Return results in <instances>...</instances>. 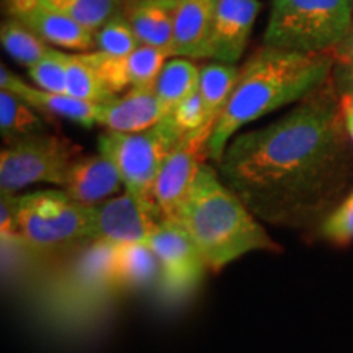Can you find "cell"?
I'll use <instances>...</instances> for the list:
<instances>
[{
  "mask_svg": "<svg viewBox=\"0 0 353 353\" xmlns=\"http://www.w3.org/2000/svg\"><path fill=\"white\" fill-rule=\"evenodd\" d=\"M216 169L262 223L319 228L353 188V143L334 76L280 120L234 136Z\"/></svg>",
  "mask_w": 353,
  "mask_h": 353,
  "instance_id": "obj_1",
  "label": "cell"
},
{
  "mask_svg": "<svg viewBox=\"0 0 353 353\" xmlns=\"http://www.w3.org/2000/svg\"><path fill=\"white\" fill-rule=\"evenodd\" d=\"M334 74L332 52H304L262 46L241 68L239 81L221 112L208 141V156L218 164L242 128L290 103H298Z\"/></svg>",
  "mask_w": 353,
  "mask_h": 353,
  "instance_id": "obj_2",
  "label": "cell"
},
{
  "mask_svg": "<svg viewBox=\"0 0 353 353\" xmlns=\"http://www.w3.org/2000/svg\"><path fill=\"white\" fill-rule=\"evenodd\" d=\"M179 221L214 273L250 252H281L257 216L210 164L198 172Z\"/></svg>",
  "mask_w": 353,
  "mask_h": 353,
  "instance_id": "obj_3",
  "label": "cell"
},
{
  "mask_svg": "<svg viewBox=\"0 0 353 353\" xmlns=\"http://www.w3.org/2000/svg\"><path fill=\"white\" fill-rule=\"evenodd\" d=\"M353 25V0H272L263 46L332 52Z\"/></svg>",
  "mask_w": 353,
  "mask_h": 353,
  "instance_id": "obj_4",
  "label": "cell"
},
{
  "mask_svg": "<svg viewBox=\"0 0 353 353\" xmlns=\"http://www.w3.org/2000/svg\"><path fill=\"white\" fill-rule=\"evenodd\" d=\"M19 242L38 254L92 244V206L74 201L64 190L13 195Z\"/></svg>",
  "mask_w": 353,
  "mask_h": 353,
  "instance_id": "obj_5",
  "label": "cell"
},
{
  "mask_svg": "<svg viewBox=\"0 0 353 353\" xmlns=\"http://www.w3.org/2000/svg\"><path fill=\"white\" fill-rule=\"evenodd\" d=\"M182 136L174 120L167 117L141 132H101L99 152L117 165L126 192L152 201L159 170Z\"/></svg>",
  "mask_w": 353,
  "mask_h": 353,
  "instance_id": "obj_6",
  "label": "cell"
},
{
  "mask_svg": "<svg viewBox=\"0 0 353 353\" xmlns=\"http://www.w3.org/2000/svg\"><path fill=\"white\" fill-rule=\"evenodd\" d=\"M81 156V145L48 131L7 144L0 152V192L15 195L34 183L63 188L69 169Z\"/></svg>",
  "mask_w": 353,
  "mask_h": 353,
  "instance_id": "obj_7",
  "label": "cell"
},
{
  "mask_svg": "<svg viewBox=\"0 0 353 353\" xmlns=\"http://www.w3.org/2000/svg\"><path fill=\"white\" fill-rule=\"evenodd\" d=\"M211 131L187 132L167 156L152 188V201L167 219L179 221L201 165L206 164Z\"/></svg>",
  "mask_w": 353,
  "mask_h": 353,
  "instance_id": "obj_8",
  "label": "cell"
},
{
  "mask_svg": "<svg viewBox=\"0 0 353 353\" xmlns=\"http://www.w3.org/2000/svg\"><path fill=\"white\" fill-rule=\"evenodd\" d=\"M148 244L156 254L159 278L167 293L185 296L201 283L208 267L180 221L161 219Z\"/></svg>",
  "mask_w": 353,
  "mask_h": 353,
  "instance_id": "obj_9",
  "label": "cell"
},
{
  "mask_svg": "<svg viewBox=\"0 0 353 353\" xmlns=\"http://www.w3.org/2000/svg\"><path fill=\"white\" fill-rule=\"evenodd\" d=\"M164 216L151 200L126 192L92 206V239L110 244H148Z\"/></svg>",
  "mask_w": 353,
  "mask_h": 353,
  "instance_id": "obj_10",
  "label": "cell"
},
{
  "mask_svg": "<svg viewBox=\"0 0 353 353\" xmlns=\"http://www.w3.org/2000/svg\"><path fill=\"white\" fill-rule=\"evenodd\" d=\"M10 19L19 20L48 44L70 51H95V32L34 0H6Z\"/></svg>",
  "mask_w": 353,
  "mask_h": 353,
  "instance_id": "obj_11",
  "label": "cell"
},
{
  "mask_svg": "<svg viewBox=\"0 0 353 353\" xmlns=\"http://www.w3.org/2000/svg\"><path fill=\"white\" fill-rule=\"evenodd\" d=\"M260 8L262 3L259 0H218L210 37L208 59L224 64L239 63Z\"/></svg>",
  "mask_w": 353,
  "mask_h": 353,
  "instance_id": "obj_12",
  "label": "cell"
},
{
  "mask_svg": "<svg viewBox=\"0 0 353 353\" xmlns=\"http://www.w3.org/2000/svg\"><path fill=\"white\" fill-rule=\"evenodd\" d=\"M90 54L101 79L113 94H120L126 88L154 87L170 57L165 51L145 44H139L138 50L126 57H112L100 51H90Z\"/></svg>",
  "mask_w": 353,
  "mask_h": 353,
  "instance_id": "obj_13",
  "label": "cell"
},
{
  "mask_svg": "<svg viewBox=\"0 0 353 353\" xmlns=\"http://www.w3.org/2000/svg\"><path fill=\"white\" fill-rule=\"evenodd\" d=\"M0 90L10 92L32 105L43 117H46L48 121H52L56 117H59L85 128H92L99 123L100 103H92V101L76 99L68 94H54V92L43 90L39 87L28 85L6 65L0 68Z\"/></svg>",
  "mask_w": 353,
  "mask_h": 353,
  "instance_id": "obj_14",
  "label": "cell"
},
{
  "mask_svg": "<svg viewBox=\"0 0 353 353\" xmlns=\"http://www.w3.org/2000/svg\"><path fill=\"white\" fill-rule=\"evenodd\" d=\"M164 118L165 112L154 87H136L100 103L97 125L112 132H141L151 130Z\"/></svg>",
  "mask_w": 353,
  "mask_h": 353,
  "instance_id": "obj_15",
  "label": "cell"
},
{
  "mask_svg": "<svg viewBox=\"0 0 353 353\" xmlns=\"http://www.w3.org/2000/svg\"><path fill=\"white\" fill-rule=\"evenodd\" d=\"M218 0H179L170 57L208 59L210 37Z\"/></svg>",
  "mask_w": 353,
  "mask_h": 353,
  "instance_id": "obj_16",
  "label": "cell"
},
{
  "mask_svg": "<svg viewBox=\"0 0 353 353\" xmlns=\"http://www.w3.org/2000/svg\"><path fill=\"white\" fill-rule=\"evenodd\" d=\"M123 185L117 165L103 154L81 156L65 176L63 190L74 201L95 206L120 192Z\"/></svg>",
  "mask_w": 353,
  "mask_h": 353,
  "instance_id": "obj_17",
  "label": "cell"
},
{
  "mask_svg": "<svg viewBox=\"0 0 353 353\" xmlns=\"http://www.w3.org/2000/svg\"><path fill=\"white\" fill-rule=\"evenodd\" d=\"M176 2L179 0H134L123 15L141 44L157 48L169 54Z\"/></svg>",
  "mask_w": 353,
  "mask_h": 353,
  "instance_id": "obj_18",
  "label": "cell"
},
{
  "mask_svg": "<svg viewBox=\"0 0 353 353\" xmlns=\"http://www.w3.org/2000/svg\"><path fill=\"white\" fill-rule=\"evenodd\" d=\"M161 276L156 254L149 244H113L110 262L112 288H145Z\"/></svg>",
  "mask_w": 353,
  "mask_h": 353,
  "instance_id": "obj_19",
  "label": "cell"
},
{
  "mask_svg": "<svg viewBox=\"0 0 353 353\" xmlns=\"http://www.w3.org/2000/svg\"><path fill=\"white\" fill-rule=\"evenodd\" d=\"M200 70L201 68H198L195 61L187 57H170L167 61L154 85L165 117L174 112L180 101L198 90Z\"/></svg>",
  "mask_w": 353,
  "mask_h": 353,
  "instance_id": "obj_20",
  "label": "cell"
},
{
  "mask_svg": "<svg viewBox=\"0 0 353 353\" xmlns=\"http://www.w3.org/2000/svg\"><path fill=\"white\" fill-rule=\"evenodd\" d=\"M241 68L236 64L224 63H211L203 65L200 70V83H198V92H200L203 103L206 108V118L208 123L214 128L221 112H223L226 103L231 99V94L239 81Z\"/></svg>",
  "mask_w": 353,
  "mask_h": 353,
  "instance_id": "obj_21",
  "label": "cell"
},
{
  "mask_svg": "<svg viewBox=\"0 0 353 353\" xmlns=\"http://www.w3.org/2000/svg\"><path fill=\"white\" fill-rule=\"evenodd\" d=\"M65 94L92 103H105L117 97L101 79L90 51L77 52V54L69 52L68 69H65Z\"/></svg>",
  "mask_w": 353,
  "mask_h": 353,
  "instance_id": "obj_22",
  "label": "cell"
},
{
  "mask_svg": "<svg viewBox=\"0 0 353 353\" xmlns=\"http://www.w3.org/2000/svg\"><path fill=\"white\" fill-rule=\"evenodd\" d=\"M48 131V121L38 110L10 92L0 90V132L7 144Z\"/></svg>",
  "mask_w": 353,
  "mask_h": 353,
  "instance_id": "obj_23",
  "label": "cell"
},
{
  "mask_svg": "<svg viewBox=\"0 0 353 353\" xmlns=\"http://www.w3.org/2000/svg\"><path fill=\"white\" fill-rule=\"evenodd\" d=\"M0 41H2L3 50L17 63L28 69L41 63L44 57H48L54 51V48L50 46L44 39L34 34L30 28H26L19 20L10 19V17L0 26Z\"/></svg>",
  "mask_w": 353,
  "mask_h": 353,
  "instance_id": "obj_24",
  "label": "cell"
},
{
  "mask_svg": "<svg viewBox=\"0 0 353 353\" xmlns=\"http://www.w3.org/2000/svg\"><path fill=\"white\" fill-rule=\"evenodd\" d=\"M87 28L97 30L121 12V0H34Z\"/></svg>",
  "mask_w": 353,
  "mask_h": 353,
  "instance_id": "obj_25",
  "label": "cell"
},
{
  "mask_svg": "<svg viewBox=\"0 0 353 353\" xmlns=\"http://www.w3.org/2000/svg\"><path fill=\"white\" fill-rule=\"evenodd\" d=\"M131 25L128 23L123 12L112 17L107 23L95 32V51L112 57H126L139 48Z\"/></svg>",
  "mask_w": 353,
  "mask_h": 353,
  "instance_id": "obj_26",
  "label": "cell"
},
{
  "mask_svg": "<svg viewBox=\"0 0 353 353\" xmlns=\"http://www.w3.org/2000/svg\"><path fill=\"white\" fill-rule=\"evenodd\" d=\"M322 241L337 247H347L353 242V188L347 196L327 214L317 228Z\"/></svg>",
  "mask_w": 353,
  "mask_h": 353,
  "instance_id": "obj_27",
  "label": "cell"
},
{
  "mask_svg": "<svg viewBox=\"0 0 353 353\" xmlns=\"http://www.w3.org/2000/svg\"><path fill=\"white\" fill-rule=\"evenodd\" d=\"M69 52L54 50L41 63L28 69V76L43 90L65 94V69Z\"/></svg>",
  "mask_w": 353,
  "mask_h": 353,
  "instance_id": "obj_28",
  "label": "cell"
},
{
  "mask_svg": "<svg viewBox=\"0 0 353 353\" xmlns=\"http://www.w3.org/2000/svg\"><path fill=\"white\" fill-rule=\"evenodd\" d=\"M169 117L174 120L176 128H179L183 134L198 130H208L213 132V126L210 125L208 118H206L205 103H203V99L198 90L180 101Z\"/></svg>",
  "mask_w": 353,
  "mask_h": 353,
  "instance_id": "obj_29",
  "label": "cell"
},
{
  "mask_svg": "<svg viewBox=\"0 0 353 353\" xmlns=\"http://www.w3.org/2000/svg\"><path fill=\"white\" fill-rule=\"evenodd\" d=\"M334 81L341 94H353V25L343 41L332 51Z\"/></svg>",
  "mask_w": 353,
  "mask_h": 353,
  "instance_id": "obj_30",
  "label": "cell"
},
{
  "mask_svg": "<svg viewBox=\"0 0 353 353\" xmlns=\"http://www.w3.org/2000/svg\"><path fill=\"white\" fill-rule=\"evenodd\" d=\"M342 113L347 132L353 143V94H342Z\"/></svg>",
  "mask_w": 353,
  "mask_h": 353,
  "instance_id": "obj_31",
  "label": "cell"
}]
</instances>
